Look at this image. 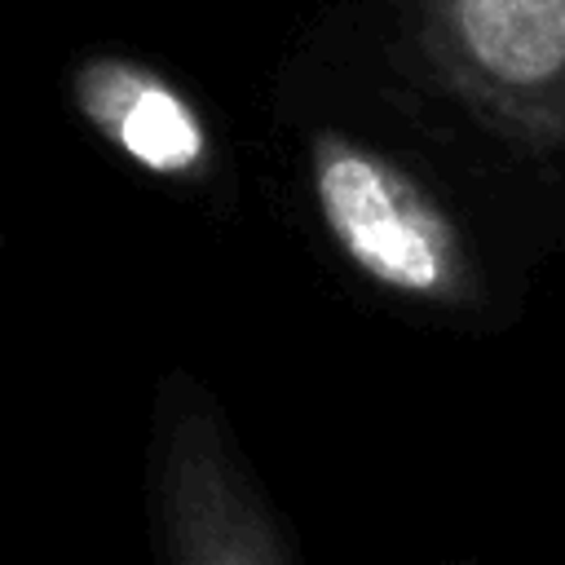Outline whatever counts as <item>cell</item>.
Wrapping results in <instances>:
<instances>
[{
	"instance_id": "4",
	"label": "cell",
	"mask_w": 565,
	"mask_h": 565,
	"mask_svg": "<svg viewBox=\"0 0 565 565\" xmlns=\"http://www.w3.org/2000/svg\"><path fill=\"white\" fill-rule=\"evenodd\" d=\"M79 115L137 168L168 181H203L216 163V141L199 106L154 66L93 53L71 75Z\"/></svg>"
},
{
	"instance_id": "1",
	"label": "cell",
	"mask_w": 565,
	"mask_h": 565,
	"mask_svg": "<svg viewBox=\"0 0 565 565\" xmlns=\"http://www.w3.org/2000/svg\"><path fill=\"white\" fill-rule=\"evenodd\" d=\"M305 168L318 225L366 282L424 309L477 300L481 278L468 238L415 168L344 128H318Z\"/></svg>"
},
{
	"instance_id": "2",
	"label": "cell",
	"mask_w": 565,
	"mask_h": 565,
	"mask_svg": "<svg viewBox=\"0 0 565 565\" xmlns=\"http://www.w3.org/2000/svg\"><path fill=\"white\" fill-rule=\"evenodd\" d=\"M433 75L499 137L565 146V0H397Z\"/></svg>"
},
{
	"instance_id": "3",
	"label": "cell",
	"mask_w": 565,
	"mask_h": 565,
	"mask_svg": "<svg viewBox=\"0 0 565 565\" xmlns=\"http://www.w3.org/2000/svg\"><path fill=\"white\" fill-rule=\"evenodd\" d=\"M154 525L181 565H282L296 556L216 411L190 388L168 393L154 450Z\"/></svg>"
}]
</instances>
